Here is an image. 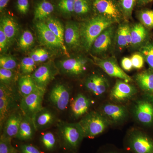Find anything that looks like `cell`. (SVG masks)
<instances>
[{"label":"cell","instance_id":"obj_1","mask_svg":"<svg viewBox=\"0 0 153 153\" xmlns=\"http://www.w3.org/2000/svg\"><path fill=\"white\" fill-rule=\"evenodd\" d=\"M115 22L101 16L96 15L80 25L82 47L85 51L91 49L94 42L104 30Z\"/></svg>","mask_w":153,"mask_h":153},{"label":"cell","instance_id":"obj_2","mask_svg":"<svg viewBox=\"0 0 153 153\" xmlns=\"http://www.w3.org/2000/svg\"><path fill=\"white\" fill-rule=\"evenodd\" d=\"M84 138L94 139L104 133L110 123L100 111H91L82 117L78 122Z\"/></svg>","mask_w":153,"mask_h":153},{"label":"cell","instance_id":"obj_3","mask_svg":"<svg viewBox=\"0 0 153 153\" xmlns=\"http://www.w3.org/2000/svg\"><path fill=\"white\" fill-rule=\"evenodd\" d=\"M124 149L129 153H153V139L139 129L129 132L124 142Z\"/></svg>","mask_w":153,"mask_h":153},{"label":"cell","instance_id":"obj_4","mask_svg":"<svg viewBox=\"0 0 153 153\" xmlns=\"http://www.w3.org/2000/svg\"><path fill=\"white\" fill-rule=\"evenodd\" d=\"M57 127L59 135L65 146L70 151L76 152L84 138L79 123L59 122Z\"/></svg>","mask_w":153,"mask_h":153},{"label":"cell","instance_id":"obj_5","mask_svg":"<svg viewBox=\"0 0 153 153\" xmlns=\"http://www.w3.org/2000/svg\"><path fill=\"white\" fill-rule=\"evenodd\" d=\"M131 112L138 123L146 126L153 125V96L146 94L136 100L133 105Z\"/></svg>","mask_w":153,"mask_h":153},{"label":"cell","instance_id":"obj_6","mask_svg":"<svg viewBox=\"0 0 153 153\" xmlns=\"http://www.w3.org/2000/svg\"><path fill=\"white\" fill-rule=\"evenodd\" d=\"M94 12L101 16L118 23L123 18L119 3L116 0H92Z\"/></svg>","mask_w":153,"mask_h":153},{"label":"cell","instance_id":"obj_7","mask_svg":"<svg viewBox=\"0 0 153 153\" xmlns=\"http://www.w3.org/2000/svg\"><path fill=\"white\" fill-rule=\"evenodd\" d=\"M46 90L38 88L30 95L23 97L20 102V109L23 115L33 119L43 108V102Z\"/></svg>","mask_w":153,"mask_h":153},{"label":"cell","instance_id":"obj_8","mask_svg":"<svg viewBox=\"0 0 153 153\" xmlns=\"http://www.w3.org/2000/svg\"><path fill=\"white\" fill-rule=\"evenodd\" d=\"M137 93L134 85L119 79L109 94L110 99L115 103L123 104L134 98Z\"/></svg>","mask_w":153,"mask_h":153},{"label":"cell","instance_id":"obj_9","mask_svg":"<svg viewBox=\"0 0 153 153\" xmlns=\"http://www.w3.org/2000/svg\"><path fill=\"white\" fill-rule=\"evenodd\" d=\"M100 112L106 117L110 124H120L124 122L128 117V111L123 104L107 103L102 105Z\"/></svg>","mask_w":153,"mask_h":153},{"label":"cell","instance_id":"obj_10","mask_svg":"<svg viewBox=\"0 0 153 153\" xmlns=\"http://www.w3.org/2000/svg\"><path fill=\"white\" fill-rule=\"evenodd\" d=\"M94 63L101 68L108 76L122 79L128 82H132L133 79L128 75L118 65L114 59L94 57Z\"/></svg>","mask_w":153,"mask_h":153},{"label":"cell","instance_id":"obj_11","mask_svg":"<svg viewBox=\"0 0 153 153\" xmlns=\"http://www.w3.org/2000/svg\"><path fill=\"white\" fill-rule=\"evenodd\" d=\"M59 68L63 73L77 77L85 74L88 68V60L82 57L68 58L61 60Z\"/></svg>","mask_w":153,"mask_h":153},{"label":"cell","instance_id":"obj_12","mask_svg":"<svg viewBox=\"0 0 153 153\" xmlns=\"http://www.w3.org/2000/svg\"><path fill=\"white\" fill-rule=\"evenodd\" d=\"M71 92L63 84H57L52 88L49 94V100L58 110L63 111L68 107L70 102Z\"/></svg>","mask_w":153,"mask_h":153},{"label":"cell","instance_id":"obj_13","mask_svg":"<svg viewBox=\"0 0 153 153\" xmlns=\"http://www.w3.org/2000/svg\"><path fill=\"white\" fill-rule=\"evenodd\" d=\"M57 69L51 63L40 66L33 72L32 76L39 88L46 90V88L57 75Z\"/></svg>","mask_w":153,"mask_h":153},{"label":"cell","instance_id":"obj_14","mask_svg":"<svg viewBox=\"0 0 153 153\" xmlns=\"http://www.w3.org/2000/svg\"><path fill=\"white\" fill-rule=\"evenodd\" d=\"M19 95L12 92L0 94V126L2 128L4 123L11 114L18 110Z\"/></svg>","mask_w":153,"mask_h":153},{"label":"cell","instance_id":"obj_15","mask_svg":"<svg viewBox=\"0 0 153 153\" xmlns=\"http://www.w3.org/2000/svg\"><path fill=\"white\" fill-rule=\"evenodd\" d=\"M85 88L97 97L104 95L109 88V82L105 76L99 74H93L87 77L85 82Z\"/></svg>","mask_w":153,"mask_h":153},{"label":"cell","instance_id":"obj_16","mask_svg":"<svg viewBox=\"0 0 153 153\" xmlns=\"http://www.w3.org/2000/svg\"><path fill=\"white\" fill-rule=\"evenodd\" d=\"M114 32V25L104 30L94 42L91 48L92 52L97 55H101L107 52L112 45Z\"/></svg>","mask_w":153,"mask_h":153},{"label":"cell","instance_id":"obj_17","mask_svg":"<svg viewBox=\"0 0 153 153\" xmlns=\"http://www.w3.org/2000/svg\"><path fill=\"white\" fill-rule=\"evenodd\" d=\"M36 28L38 38L43 45L53 49L60 48L63 50V47L58 38L47 27L44 21L38 22Z\"/></svg>","mask_w":153,"mask_h":153},{"label":"cell","instance_id":"obj_18","mask_svg":"<svg viewBox=\"0 0 153 153\" xmlns=\"http://www.w3.org/2000/svg\"><path fill=\"white\" fill-rule=\"evenodd\" d=\"M23 117L22 111L18 109L11 114L1 129L2 130V135L12 140L16 138Z\"/></svg>","mask_w":153,"mask_h":153},{"label":"cell","instance_id":"obj_19","mask_svg":"<svg viewBox=\"0 0 153 153\" xmlns=\"http://www.w3.org/2000/svg\"><path fill=\"white\" fill-rule=\"evenodd\" d=\"M92 104V101L87 96L79 93L70 100V111L73 118L77 119L83 117L88 113Z\"/></svg>","mask_w":153,"mask_h":153},{"label":"cell","instance_id":"obj_20","mask_svg":"<svg viewBox=\"0 0 153 153\" xmlns=\"http://www.w3.org/2000/svg\"><path fill=\"white\" fill-rule=\"evenodd\" d=\"M64 41L71 49H77L82 47L80 25L76 22H67L65 28Z\"/></svg>","mask_w":153,"mask_h":153},{"label":"cell","instance_id":"obj_21","mask_svg":"<svg viewBox=\"0 0 153 153\" xmlns=\"http://www.w3.org/2000/svg\"><path fill=\"white\" fill-rule=\"evenodd\" d=\"M36 130H41L49 128L56 120L55 113L49 108L41 110L33 119Z\"/></svg>","mask_w":153,"mask_h":153},{"label":"cell","instance_id":"obj_22","mask_svg":"<svg viewBox=\"0 0 153 153\" xmlns=\"http://www.w3.org/2000/svg\"><path fill=\"white\" fill-rule=\"evenodd\" d=\"M135 81L146 94L153 96V70L148 69L136 74Z\"/></svg>","mask_w":153,"mask_h":153},{"label":"cell","instance_id":"obj_23","mask_svg":"<svg viewBox=\"0 0 153 153\" xmlns=\"http://www.w3.org/2000/svg\"><path fill=\"white\" fill-rule=\"evenodd\" d=\"M36 131L33 120L23 115L16 138L21 141L30 140L33 139Z\"/></svg>","mask_w":153,"mask_h":153},{"label":"cell","instance_id":"obj_24","mask_svg":"<svg viewBox=\"0 0 153 153\" xmlns=\"http://www.w3.org/2000/svg\"><path fill=\"white\" fill-rule=\"evenodd\" d=\"M147 29L141 23L135 24L131 28V46L134 48L141 47L146 43L149 34Z\"/></svg>","mask_w":153,"mask_h":153},{"label":"cell","instance_id":"obj_25","mask_svg":"<svg viewBox=\"0 0 153 153\" xmlns=\"http://www.w3.org/2000/svg\"><path fill=\"white\" fill-rule=\"evenodd\" d=\"M54 10L55 7L52 3L47 0H42L35 6L34 19L38 22L46 21L50 17Z\"/></svg>","mask_w":153,"mask_h":153},{"label":"cell","instance_id":"obj_26","mask_svg":"<svg viewBox=\"0 0 153 153\" xmlns=\"http://www.w3.org/2000/svg\"><path fill=\"white\" fill-rule=\"evenodd\" d=\"M0 27L2 29L10 43H12L19 31V26L16 20L10 16H4L1 19Z\"/></svg>","mask_w":153,"mask_h":153},{"label":"cell","instance_id":"obj_27","mask_svg":"<svg viewBox=\"0 0 153 153\" xmlns=\"http://www.w3.org/2000/svg\"><path fill=\"white\" fill-rule=\"evenodd\" d=\"M19 94L23 97L30 95L39 88L33 80L32 75H24L18 81Z\"/></svg>","mask_w":153,"mask_h":153},{"label":"cell","instance_id":"obj_28","mask_svg":"<svg viewBox=\"0 0 153 153\" xmlns=\"http://www.w3.org/2000/svg\"><path fill=\"white\" fill-rule=\"evenodd\" d=\"M49 30L54 33L58 38L63 47V51L67 56H68V52L64 44V33L65 29L58 20L55 18L49 17L44 21Z\"/></svg>","mask_w":153,"mask_h":153},{"label":"cell","instance_id":"obj_29","mask_svg":"<svg viewBox=\"0 0 153 153\" xmlns=\"http://www.w3.org/2000/svg\"><path fill=\"white\" fill-rule=\"evenodd\" d=\"M93 11L91 0H74V14L79 16H85Z\"/></svg>","mask_w":153,"mask_h":153},{"label":"cell","instance_id":"obj_30","mask_svg":"<svg viewBox=\"0 0 153 153\" xmlns=\"http://www.w3.org/2000/svg\"><path fill=\"white\" fill-rule=\"evenodd\" d=\"M140 52L142 54L150 69L153 70V42H146L140 47Z\"/></svg>","mask_w":153,"mask_h":153},{"label":"cell","instance_id":"obj_31","mask_svg":"<svg viewBox=\"0 0 153 153\" xmlns=\"http://www.w3.org/2000/svg\"><path fill=\"white\" fill-rule=\"evenodd\" d=\"M41 140L43 146L48 151L53 150L57 145V138L52 132H46L43 134L41 136Z\"/></svg>","mask_w":153,"mask_h":153},{"label":"cell","instance_id":"obj_32","mask_svg":"<svg viewBox=\"0 0 153 153\" xmlns=\"http://www.w3.org/2000/svg\"><path fill=\"white\" fill-rule=\"evenodd\" d=\"M139 19L141 24L147 29L153 28V10L145 9L139 13Z\"/></svg>","mask_w":153,"mask_h":153},{"label":"cell","instance_id":"obj_33","mask_svg":"<svg viewBox=\"0 0 153 153\" xmlns=\"http://www.w3.org/2000/svg\"><path fill=\"white\" fill-rule=\"evenodd\" d=\"M74 0H58L57 8L61 13L66 16L74 14Z\"/></svg>","mask_w":153,"mask_h":153},{"label":"cell","instance_id":"obj_34","mask_svg":"<svg viewBox=\"0 0 153 153\" xmlns=\"http://www.w3.org/2000/svg\"><path fill=\"white\" fill-rule=\"evenodd\" d=\"M34 42V38L33 34L29 30H26L20 37L19 45L22 50H27L32 47Z\"/></svg>","mask_w":153,"mask_h":153},{"label":"cell","instance_id":"obj_35","mask_svg":"<svg viewBox=\"0 0 153 153\" xmlns=\"http://www.w3.org/2000/svg\"><path fill=\"white\" fill-rule=\"evenodd\" d=\"M36 62L30 57H25L22 60L20 69L24 75H29L35 71Z\"/></svg>","mask_w":153,"mask_h":153},{"label":"cell","instance_id":"obj_36","mask_svg":"<svg viewBox=\"0 0 153 153\" xmlns=\"http://www.w3.org/2000/svg\"><path fill=\"white\" fill-rule=\"evenodd\" d=\"M12 139L1 135L0 138V153H18V151L11 143Z\"/></svg>","mask_w":153,"mask_h":153},{"label":"cell","instance_id":"obj_37","mask_svg":"<svg viewBox=\"0 0 153 153\" xmlns=\"http://www.w3.org/2000/svg\"><path fill=\"white\" fill-rule=\"evenodd\" d=\"M136 1L137 0H119V3L124 17L128 18L131 16Z\"/></svg>","mask_w":153,"mask_h":153},{"label":"cell","instance_id":"obj_38","mask_svg":"<svg viewBox=\"0 0 153 153\" xmlns=\"http://www.w3.org/2000/svg\"><path fill=\"white\" fill-rule=\"evenodd\" d=\"M15 74L13 70L0 68V80L1 83L11 87L10 85L13 82Z\"/></svg>","mask_w":153,"mask_h":153},{"label":"cell","instance_id":"obj_39","mask_svg":"<svg viewBox=\"0 0 153 153\" xmlns=\"http://www.w3.org/2000/svg\"><path fill=\"white\" fill-rule=\"evenodd\" d=\"M17 63L15 58L10 56H2L0 58L1 68L13 70L16 67Z\"/></svg>","mask_w":153,"mask_h":153},{"label":"cell","instance_id":"obj_40","mask_svg":"<svg viewBox=\"0 0 153 153\" xmlns=\"http://www.w3.org/2000/svg\"><path fill=\"white\" fill-rule=\"evenodd\" d=\"M116 41L118 47L120 49L128 47L125 32V25H121L118 29L116 35Z\"/></svg>","mask_w":153,"mask_h":153},{"label":"cell","instance_id":"obj_41","mask_svg":"<svg viewBox=\"0 0 153 153\" xmlns=\"http://www.w3.org/2000/svg\"><path fill=\"white\" fill-rule=\"evenodd\" d=\"M133 68L140 69L144 65L145 59L140 52L134 53L131 57Z\"/></svg>","mask_w":153,"mask_h":153},{"label":"cell","instance_id":"obj_42","mask_svg":"<svg viewBox=\"0 0 153 153\" xmlns=\"http://www.w3.org/2000/svg\"><path fill=\"white\" fill-rule=\"evenodd\" d=\"M98 153H129L125 149H120L114 146L108 145L101 148Z\"/></svg>","mask_w":153,"mask_h":153},{"label":"cell","instance_id":"obj_43","mask_svg":"<svg viewBox=\"0 0 153 153\" xmlns=\"http://www.w3.org/2000/svg\"><path fill=\"white\" fill-rule=\"evenodd\" d=\"M16 8L18 12L22 15L27 13L30 8L29 0H17Z\"/></svg>","mask_w":153,"mask_h":153},{"label":"cell","instance_id":"obj_44","mask_svg":"<svg viewBox=\"0 0 153 153\" xmlns=\"http://www.w3.org/2000/svg\"><path fill=\"white\" fill-rule=\"evenodd\" d=\"M10 44L8 39L3 32L2 29L0 27V50L1 52L5 51Z\"/></svg>","mask_w":153,"mask_h":153},{"label":"cell","instance_id":"obj_45","mask_svg":"<svg viewBox=\"0 0 153 153\" xmlns=\"http://www.w3.org/2000/svg\"><path fill=\"white\" fill-rule=\"evenodd\" d=\"M122 68L125 71H130L133 68L131 57H124L121 62Z\"/></svg>","mask_w":153,"mask_h":153},{"label":"cell","instance_id":"obj_46","mask_svg":"<svg viewBox=\"0 0 153 153\" xmlns=\"http://www.w3.org/2000/svg\"><path fill=\"white\" fill-rule=\"evenodd\" d=\"M21 153H41L39 150L33 145L25 144L20 147Z\"/></svg>","mask_w":153,"mask_h":153},{"label":"cell","instance_id":"obj_47","mask_svg":"<svg viewBox=\"0 0 153 153\" xmlns=\"http://www.w3.org/2000/svg\"><path fill=\"white\" fill-rule=\"evenodd\" d=\"M125 32L128 46H131V27L127 25H125Z\"/></svg>","mask_w":153,"mask_h":153},{"label":"cell","instance_id":"obj_48","mask_svg":"<svg viewBox=\"0 0 153 153\" xmlns=\"http://www.w3.org/2000/svg\"><path fill=\"white\" fill-rule=\"evenodd\" d=\"M40 53H41V49H36L34 52L31 53L30 57L34 60L36 63L39 62Z\"/></svg>","mask_w":153,"mask_h":153},{"label":"cell","instance_id":"obj_49","mask_svg":"<svg viewBox=\"0 0 153 153\" xmlns=\"http://www.w3.org/2000/svg\"><path fill=\"white\" fill-rule=\"evenodd\" d=\"M49 58V53L45 49H41L40 60L39 62H44L46 61Z\"/></svg>","mask_w":153,"mask_h":153},{"label":"cell","instance_id":"obj_50","mask_svg":"<svg viewBox=\"0 0 153 153\" xmlns=\"http://www.w3.org/2000/svg\"><path fill=\"white\" fill-rule=\"evenodd\" d=\"M10 0H0V11L2 13L7 7Z\"/></svg>","mask_w":153,"mask_h":153},{"label":"cell","instance_id":"obj_51","mask_svg":"<svg viewBox=\"0 0 153 153\" xmlns=\"http://www.w3.org/2000/svg\"><path fill=\"white\" fill-rule=\"evenodd\" d=\"M137 2L138 5L143 6L153 2V0H137Z\"/></svg>","mask_w":153,"mask_h":153}]
</instances>
